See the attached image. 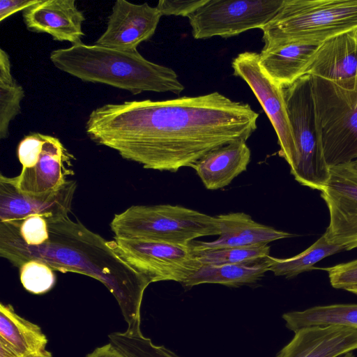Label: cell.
Returning <instances> with one entry per match:
<instances>
[{"mask_svg":"<svg viewBox=\"0 0 357 357\" xmlns=\"http://www.w3.org/2000/svg\"><path fill=\"white\" fill-rule=\"evenodd\" d=\"M0 338L24 357H52L41 328L20 316L10 304H0Z\"/></svg>","mask_w":357,"mask_h":357,"instance_id":"44dd1931","label":"cell"},{"mask_svg":"<svg viewBox=\"0 0 357 357\" xmlns=\"http://www.w3.org/2000/svg\"><path fill=\"white\" fill-rule=\"evenodd\" d=\"M85 357H126L112 344L109 342L103 346L96 348Z\"/></svg>","mask_w":357,"mask_h":357,"instance_id":"d6a6232c","label":"cell"},{"mask_svg":"<svg viewBox=\"0 0 357 357\" xmlns=\"http://www.w3.org/2000/svg\"><path fill=\"white\" fill-rule=\"evenodd\" d=\"M77 182L68 180L56 190L43 194L20 191L15 177L0 175V222L21 225L27 218L45 219L68 216Z\"/></svg>","mask_w":357,"mask_h":357,"instance_id":"4fadbf2b","label":"cell"},{"mask_svg":"<svg viewBox=\"0 0 357 357\" xmlns=\"http://www.w3.org/2000/svg\"><path fill=\"white\" fill-rule=\"evenodd\" d=\"M108 245L150 283L175 281L183 284L202 266L190 243L114 237Z\"/></svg>","mask_w":357,"mask_h":357,"instance_id":"ba28073f","label":"cell"},{"mask_svg":"<svg viewBox=\"0 0 357 357\" xmlns=\"http://www.w3.org/2000/svg\"><path fill=\"white\" fill-rule=\"evenodd\" d=\"M20 281L24 288L33 294H43L56 283V276L48 265L38 260H30L20 267Z\"/></svg>","mask_w":357,"mask_h":357,"instance_id":"83f0119b","label":"cell"},{"mask_svg":"<svg viewBox=\"0 0 357 357\" xmlns=\"http://www.w3.org/2000/svg\"><path fill=\"white\" fill-rule=\"evenodd\" d=\"M251 151L246 141L235 140L208 152L192 166L205 188L218 190L229 185L245 172Z\"/></svg>","mask_w":357,"mask_h":357,"instance_id":"d6986e66","label":"cell"},{"mask_svg":"<svg viewBox=\"0 0 357 357\" xmlns=\"http://www.w3.org/2000/svg\"><path fill=\"white\" fill-rule=\"evenodd\" d=\"M108 337L126 357H181L164 346L155 345L142 333L114 332Z\"/></svg>","mask_w":357,"mask_h":357,"instance_id":"4316f807","label":"cell"},{"mask_svg":"<svg viewBox=\"0 0 357 357\" xmlns=\"http://www.w3.org/2000/svg\"><path fill=\"white\" fill-rule=\"evenodd\" d=\"M24 97L23 87L11 73L8 53L0 50V138L9 135V125L21 112L20 103Z\"/></svg>","mask_w":357,"mask_h":357,"instance_id":"d4e9b609","label":"cell"},{"mask_svg":"<svg viewBox=\"0 0 357 357\" xmlns=\"http://www.w3.org/2000/svg\"><path fill=\"white\" fill-rule=\"evenodd\" d=\"M220 234L213 241H192L194 249H214L235 247H250L291 237L290 233L260 224L243 212L229 213L216 216Z\"/></svg>","mask_w":357,"mask_h":357,"instance_id":"e0dca14e","label":"cell"},{"mask_svg":"<svg viewBox=\"0 0 357 357\" xmlns=\"http://www.w3.org/2000/svg\"><path fill=\"white\" fill-rule=\"evenodd\" d=\"M321 269L328 272L333 287L347 291L357 288V259Z\"/></svg>","mask_w":357,"mask_h":357,"instance_id":"f1b7e54d","label":"cell"},{"mask_svg":"<svg viewBox=\"0 0 357 357\" xmlns=\"http://www.w3.org/2000/svg\"><path fill=\"white\" fill-rule=\"evenodd\" d=\"M321 196L330 215L326 240L344 250L357 248V172L349 164L330 167Z\"/></svg>","mask_w":357,"mask_h":357,"instance_id":"7c38bea8","label":"cell"},{"mask_svg":"<svg viewBox=\"0 0 357 357\" xmlns=\"http://www.w3.org/2000/svg\"><path fill=\"white\" fill-rule=\"evenodd\" d=\"M48 239L31 245L21 237L19 225L0 222V256L20 267L38 260L52 270L91 277L102 282L116 300L127 331L142 333L141 305L150 282L127 264L99 234L68 216L46 219Z\"/></svg>","mask_w":357,"mask_h":357,"instance_id":"7a4b0ae2","label":"cell"},{"mask_svg":"<svg viewBox=\"0 0 357 357\" xmlns=\"http://www.w3.org/2000/svg\"><path fill=\"white\" fill-rule=\"evenodd\" d=\"M17 153L22 167L15 178L22 192L43 194L56 190L75 174V157L57 137L31 133L20 141Z\"/></svg>","mask_w":357,"mask_h":357,"instance_id":"9c48e42d","label":"cell"},{"mask_svg":"<svg viewBox=\"0 0 357 357\" xmlns=\"http://www.w3.org/2000/svg\"><path fill=\"white\" fill-rule=\"evenodd\" d=\"M348 291L351 292V293L355 294L357 295V288L350 289Z\"/></svg>","mask_w":357,"mask_h":357,"instance_id":"d590c367","label":"cell"},{"mask_svg":"<svg viewBox=\"0 0 357 357\" xmlns=\"http://www.w3.org/2000/svg\"><path fill=\"white\" fill-rule=\"evenodd\" d=\"M267 257L263 259L241 264L202 265L183 284L192 287L201 284H220L239 287L255 283L268 271Z\"/></svg>","mask_w":357,"mask_h":357,"instance_id":"7402d4cb","label":"cell"},{"mask_svg":"<svg viewBox=\"0 0 357 357\" xmlns=\"http://www.w3.org/2000/svg\"><path fill=\"white\" fill-rule=\"evenodd\" d=\"M201 265L241 264L259 261L270 255L267 245L214 249H194Z\"/></svg>","mask_w":357,"mask_h":357,"instance_id":"484cf974","label":"cell"},{"mask_svg":"<svg viewBox=\"0 0 357 357\" xmlns=\"http://www.w3.org/2000/svg\"><path fill=\"white\" fill-rule=\"evenodd\" d=\"M286 327L294 333L311 326H340L357 329V304L315 306L284 313Z\"/></svg>","mask_w":357,"mask_h":357,"instance_id":"603a6c76","label":"cell"},{"mask_svg":"<svg viewBox=\"0 0 357 357\" xmlns=\"http://www.w3.org/2000/svg\"><path fill=\"white\" fill-rule=\"evenodd\" d=\"M0 357H24L8 342L0 338Z\"/></svg>","mask_w":357,"mask_h":357,"instance_id":"836d02e7","label":"cell"},{"mask_svg":"<svg viewBox=\"0 0 357 357\" xmlns=\"http://www.w3.org/2000/svg\"><path fill=\"white\" fill-rule=\"evenodd\" d=\"M331 81L357 76V29L349 31L322 42L312 56L305 75Z\"/></svg>","mask_w":357,"mask_h":357,"instance_id":"ac0fdd59","label":"cell"},{"mask_svg":"<svg viewBox=\"0 0 357 357\" xmlns=\"http://www.w3.org/2000/svg\"><path fill=\"white\" fill-rule=\"evenodd\" d=\"M38 1L39 0H1L0 22H2L14 13L23 11Z\"/></svg>","mask_w":357,"mask_h":357,"instance_id":"1f68e13d","label":"cell"},{"mask_svg":"<svg viewBox=\"0 0 357 357\" xmlns=\"http://www.w3.org/2000/svg\"><path fill=\"white\" fill-rule=\"evenodd\" d=\"M357 29V0H284L262 28V49L289 42L322 43Z\"/></svg>","mask_w":357,"mask_h":357,"instance_id":"277c9868","label":"cell"},{"mask_svg":"<svg viewBox=\"0 0 357 357\" xmlns=\"http://www.w3.org/2000/svg\"><path fill=\"white\" fill-rule=\"evenodd\" d=\"M20 232L23 241L31 245H41L49 238L47 220L40 215L25 219L20 227Z\"/></svg>","mask_w":357,"mask_h":357,"instance_id":"f546056e","label":"cell"},{"mask_svg":"<svg viewBox=\"0 0 357 357\" xmlns=\"http://www.w3.org/2000/svg\"><path fill=\"white\" fill-rule=\"evenodd\" d=\"M115 238L189 244L199 237L220 234L216 216L178 205H133L110 223Z\"/></svg>","mask_w":357,"mask_h":357,"instance_id":"8992f818","label":"cell"},{"mask_svg":"<svg viewBox=\"0 0 357 357\" xmlns=\"http://www.w3.org/2000/svg\"><path fill=\"white\" fill-rule=\"evenodd\" d=\"M357 350V329L311 326L294 332L292 340L275 357H339Z\"/></svg>","mask_w":357,"mask_h":357,"instance_id":"2e32d148","label":"cell"},{"mask_svg":"<svg viewBox=\"0 0 357 357\" xmlns=\"http://www.w3.org/2000/svg\"><path fill=\"white\" fill-rule=\"evenodd\" d=\"M287 110L295 139L297 158L291 174L300 184L321 191L327 185V165L318 135L310 75L283 89Z\"/></svg>","mask_w":357,"mask_h":357,"instance_id":"52a82bcc","label":"cell"},{"mask_svg":"<svg viewBox=\"0 0 357 357\" xmlns=\"http://www.w3.org/2000/svg\"><path fill=\"white\" fill-rule=\"evenodd\" d=\"M284 0H207L188 18L195 39L224 38L262 29L278 13Z\"/></svg>","mask_w":357,"mask_h":357,"instance_id":"30bf717a","label":"cell"},{"mask_svg":"<svg viewBox=\"0 0 357 357\" xmlns=\"http://www.w3.org/2000/svg\"><path fill=\"white\" fill-rule=\"evenodd\" d=\"M321 43L289 42L262 49L259 63L278 86L287 88L305 75V69Z\"/></svg>","mask_w":357,"mask_h":357,"instance_id":"ffe728a7","label":"cell"},{"mask_svg":"<svg viewBox=\"0 0 357 357\" xmlns=\"http://www.w3.org/2000/svg\"><path fill=\"white\" fill-rule=\"evenodd\" d=\"M349 164L357 172V158Z\"/></svg>","mask_w":357,"mask_h":357,"instance_id":"e575fe53","label":"cell"},{"mask_svg":"<svg viewBox=\"0 0 357 357\" xmlns=\"http://www.w3.org/2000/svg\"><path fill=\"white\" fill-rule=\"evenodd\" d=\"M233 75L244 80L257 98L278 137V154L293 168L297 158L295 139L287 110L283 88L278 86L259 63V54L244 52L232 61Z\"/></svg>","mask_w":357,"mask_h":357,"instance_id":"8fae6325","label":"cell"},{"mask_svg":"<svg viewBox=\"0 0 357 357\" xmlns=\"http://www.w3.org/2000/svg\"><path fill=\"white\" fill-rule=\"evenodd\" d=\"M342 250L344 249L342 246L329 243L323 234L311 246L294 257L280 259L268 256V271L276 276L294 278L301 273L316 269L315 264Z\"/></svg>","mask_w":357,"mask_h":357,"instance_id":"cb8c5ba5","label":"cell"},{"mask_svg":"<svg viewBox=\"0 0 357 357\" xmlns=\"http://www.w3.org/2000/svg\"><path fill=\"white\" fill-rule=\"evenodd\" d=\"M50 59L56 68L83 82L109 85L133 95L153 91L178 96L184 90L174 70L147 60L137 50L82 43L54 50Z\"/></svg>","mask_w":357,"mask_h":357,"instance_id":"3957f363","label":"cell"},{"mask_svg":"<svg viewBox=\"0 0 357 357\" xmlns=\"http://www.w3.org/2000/svg\"><path fill=\"white\" fill-rule=\"evenodd\" d=\"M207 0H160L155 6L162 16L188 17Z\"/></svg>","mask_w":357,"mask_h":357,"instance_id":"4dcf8cb0","label":"cell"},{"mask_svg":"<svg viewBox=\"0 0 357 357\" xmlns=\"http://www.w3.org/2000/svg\"><path fill=\"white\" fill-rule=\"evenodd\" d=\"M317 129L328 167L357 158V76L331 81L311 76Z\"/></svg>","mask_w":357,"mask_h":357,"instance_id":"5b68a950","label":"cell"},{"mask_svg":"<svg viewBox=\"0 0 357 357\" xmlns=\"http://www.w3.org/2000/svg\"><path fill=\"white\" fill-rule=\"evenodd\" d=\"M75 0H39L22 11L26 29L50 35L54 40L73 45L82 43L85 17Z\"/></svg>","mask_w":357,"mask_h":357,"instance_id":"9a60e30c","label":"cell"},{"mask_svg":"<svg viewBox=\"0 0 357 357\" xmlns=\"http://www.w3.org/2000/svg\"><path fill=\"white\" fill-rule=\"evenodd\" d=\"M162 15L148 3L114 2L107 28L95 44L123 51H135L155 33Z\"/></svg>","mask_w":357,"mask_h":357,"instance_id":"5bb4252c","label":"cell"},{"mask_svg":"<svg viewBox=\"0 0 357 357\" xmlns=\"http://www.w3.org/2000/svg\"><path fill=\"white\" fill-rule=\"evenodd\" d=\"M259 114L214 91L173 99L109 103L86 121L88 137L148 169L176 172L215 148L247 141Z\"/></svg>","mask_w":357,"mask_h":357,"instance_id":"6da1fadb","label":"cell"}]
</instances>
